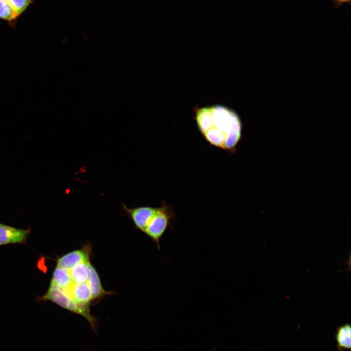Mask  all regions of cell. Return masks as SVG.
I'll list each match as a JSON object with an SVG mask.
<instances>
[{
    "instance_id": "cell-4",
    "label": "cell",
    "mask_w": 351,
    "mask_h": 351,
    "mask_svg": "<svg viewBox=\"0 0 351 351\" xmlns=\"http://www.w3.org/2000/svg\"><path fill=\"white\" fill-rule=\"evenodd\" d=\"M121 204L124 214L131 218L137 229L143 232L149 219L155 211V207L139 206L129 208L124 204Z\"/></svg>"
},
{
    "instance_id": "cell-8",
    "label": "cell",
    "mask_w": 351,
    "mask_h": 351,
    "mask_svg": "<svg viewBox=\"0 0 351 351\" xmlns=\"http://www.w3.org/2000/svg\"><path fill=\"white\" fill-rule=\"evenodd\" d=\"M92 296V300L99 299L109 294H112L106 291L103 288L99 275L91 264L90 265V272L87 281Z\"/></svg>"
},
{
    "instance_id": "cell-12",
    "label": "cell",
    "mask_w": 351,
    "mask_h": 351,
    "mask_svg": "<svg viewBox=\"0 0 351 351\" xmlns=\"http://www.w3.org/2000/svg\"><path fill=\"white\" fill-rule=\"evenodd\" d=\"M19 17L7 0H0V19L13 25Z\"/></svg>"
},
{
    "instance_id": "cell-9",
    "label": "cell",
    "mask_w": 351,
    "mask_h": 351,
    "mask_svg": "<svg viewBox=\"0 0 351 351\" xmlns=\"http://www.w3.org/2000/svg\"><path fill=\"white\" fill-rule=\"evenodd\" d=\"M90 264L89 260L83 261L68 270L73 283H79L88 281Z\"/></svg>"
},
{
    "instance_id": "cell-14",
    "label": "cell",
    "mask_w": 351,
    "mask_h": 351,
    "mask_svg": "<svg viewBox=\"0 0 351 351\" xmlns=\"http://www.w3.org/2000/svg\"><path fill=\"white\" fill-rule=\"evenodd\" d=\"M334 4L335 5L336 7H339L340 6L344 3H351V0H332Z\"/></svg>"
},
{
    "instance_id": "cell-1",
    "label": "cell",
    "mask_w": 351,
    "mask_h": 351,
    "mask_svg": "<svg viewBox=\"0 0 351 351\" xmlns=\"http://www.w3.org/2000/svg\"><path fill=\"white\" fill-rule=\"evenodd\" d=\"M195 117L200 132L214 146L231 150L241 139V119L230 108L219 104L202 107L196 109Z\"/></svg>"
},
{
    "instance_id": "cell-5",
    "label": "cell",
    "mask_w": 351,
    "mask_h": 351,
    "mask_svg": "<svg viewBox=\"0 0 351 351\" xmlns=\"http://www.w3.org/2000/svg\"><path fill=\"white\" fill-rule=\"evenodd\" d=\"M30 233V229H19L0 223V245L24 243Z\"/></svg>"
},
{
    "instance_id": "cell-7",
    "label": "cell",
    "mask_w": 351,
    "mask_h": 351,
    "mask_svg": "<svg viewBox=\"0 0 351 351\" xmlns=\"http://www.w3.org/2000/svg\"><path fill=\"white\" fill-rule=\"evenodd\" d=\"M89 250L87 249H80L65 254L58 259L57 265L69 270L82 261L89 260Z\"/></svg>"
},
{
    "instance_id": "cell-3",
    "label": "cell",
    "mask_w": 351,
    "mask_h": 351,
    "mask_svg": "<svg viewBox=\"0 0 351 351\" xmlns=\"http://www.w3.org/2000/svg\"><path fill=\"white\" fill-rule=\"evenodd\" d=\"M175 214L171 207L163 204L155 207L149 219L143 233L152 239L160 249L159 240L169 226H171Z\"/></svg>"
},
{
    "instance_id": "cell-10",
    "label": "cell",
    "mask_w": 351,
    "mask_h": 351,
    "mask_svg": "<svg viewBox=\"0 0 351 351\" xmlns=\"http://www.w3.org/2000/svg\"><path fill=\"white\" fill-rule=\"evenodd\" d=\"M337 347L340 351L350 349L351 348V327L345 324L337 328L335 334Z\"/></svg>"
},
{
    "instance_id": "cell-6",
    "label": "cell",
    "mask_w": 351,
    "mask_h": 351,
    "mask_svg": "<svg viewBox=\"0 0 351 351\" xmlns=\"http://www.w3.org/2000/svg\"><path fill=\"white\" fill-rule=\"evenodd\" d=\"M66 290L76 303L90 306L92 296L87 281L79 283H73L72 285Z\"/></svg>"
},
{
    "instance_id": "cell-11",
    "label": "cell",
    "mask_w": 351,
    "mask_h": 351,
    "mask_svg": "<svg viewBox=\"0 0 351 351\" xmlns=\"http://www.w3.org/2000/svg\"><path fill=\"white\" fill-rule=\"evenodd\" d=\"M51 281L65 289H68L73 283L68 271L58 265L53 272Z\"/></svg>"
},
{
    "instance_id": "cell-13",
    "label": "cell",
    "mask_w": 351,
    "mask_h": 351,
    "mask_svg": "<svg viewBox=\"0 0 351 351\" xmlns=\"http://www.w3.org/2000/svg\"><path fill=\"white\" fill-rule=\"evenodd\" d=\"M13 9L20 16L32 3V0H7Z\"/></svg>"
},
{
    "instance_id": "cell-2",
    "label": "cell",
    "mask_w": 351,
    "mask_h": 351,
    "mask_svg": "<svg viewBox=\"0 0 351 351\" xmlns=\"http://www.w3.org/2000/svg\"><path fill=\"white\" fill-rule=\"evenodd\" d=\"M43 300H50L61 307L85 317L93 330H97V320L90 312V306L76 303L70 296L67 290L51 281L49 289L43 296Z\"/></svg>"
}]
</instances>
